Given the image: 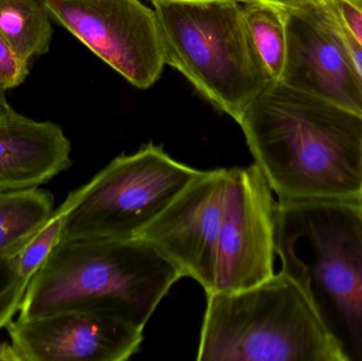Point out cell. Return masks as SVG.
<instances>
[{
  "label": "cell",
  "instance_id": "cell-12",
  "mask_svg": "<svg viewBox=\"0 0 362 361\" xmlns=\"http://www.w3.org/2000/svg\"><path fill=\"white\" fill-rule=\"evenodd\" d=\"M71 143L51 121L11 110L0 119V192L38 188L71 165Z\"/></svg>",
  "mask_w": 362,
  "mask_h": 361
},
{
  "label": "cell",
  "instance_id": "cell-11",
  "mask_svg": "<svg viewBox=\"0 0 362 361\" xmlns=\"http://www.w3.org/2000/svg\"><path fill=\"white\" fill-rule=\"evenodd\" d=\"M6 331L21 361H125L144 341L141 329L89 312L17 318Z\"/></svg>",
  "mask_w": 362,
  "mask_h": 361
},
{
  "label": "cell",
  "instance_id": "cell-1",
  "mask_svg": "<svg viewBox=\"0 0 362 361\" xmlns=\"http://www.w3.org/2000/svg\"><path fill=\"white\" fill-rule=\"evenodd\" d=\"M238 123L280 203L362 201V116L270 82Z\"/></svg>",
  "mask_w": 362,
  "mask_h": 361
},
{
  "label": "cell",
  "instance_id": "cell-22",
  "mask_svg": "<svg viewBox=\"0 0 362 361\" xmlns=\"http://www.w3.org/2000/svg\"><path fill=\"white\" fill-rule=\"evenodd\" d=\"M0 361H21L18 352L11 341L0 343Z\"/></svg>",
  "mask_w": 362,
  "mask_h": 361
},
{
  "label": "cell",
  "instance_id": "cell-13",
  "mask_svg": "<svg viewBox=\"0 0 362 361\" xmlns=\"http://www.w3.org/2000/svg\"><path fill=\"white\" fill-rule=\"evenodd\" d=\"M53 212V195L40 187L0 192V258L21 251Z\"/></svg>",
  "mask_w": 362,
  "mask_h": 361
},
{
  "label": "cell",
  "instance_id": "cell-10",
  "mask_svg": "<svg viewBox=\"0 0 362 361\" xmlns=\"http://www.w3.org/2000/svg\"><path fill=\"white\" fill-rule=\"evenodd\" d=\"M281 82L362 116V81L327 0L286 13Z\"/></svg>",
  "mask_w": 362,
  "mask_h": 361
},
{
  "label": "cell",
  "instance_id": "cell-6",
  "mask_svg": "<svg viewBox=\"0 0 362 361\" xmlns=\"http://www.w3.org/2000/svg\"><path fill=\"white\" fill-rule=\"evenodd\" d=\"M199 172L153 142L120 155L62 203V239H135Z\"/></svg>",
  "mask_w": 362,
  "mask_h": 361
},
{
  "label": "cell",
  "instance_id": "cell-18",
  "mask_svg": "<svg viewBox=\"0 0 362 361\" xmlns=\"http://www.w3.org/2000/svg\"><path fill=\"white\" fill-rule=\"evenodd\" d=\"M29 74V64L21 61L11 50L0 34V89L4 91L21 86Z\"/></svg>",
  "mask_w": 362,
  "mask_h": 361
},
{
  "label": "cell",
  "instance_id": "cell-5",
  "mask_svg": "<svg viewBox=\"0 0 362 361\" xmlns=\"http://www.w3.org/2000/svg\"><path fill=\"white\" fill-rule=\"evenodd\" d=\"M152 2L165 65L238 122L270 83L251 48L240 2Z\"/></svg>",
  "mask_w": 362,
  "mask_h": 361
},
{
  "label": "cell",
  "instance_id": "cell-14",
  "mask_svg": "<svg viewBox=\"0 0 362 361\" xmlns=\"http://www.w3.org/2000/svg\"><path fill=\"white\" fill-rule=\"evenodd\" d=\"M0 34L12 52L29 64L50 49V14L42 0H0Z\"/></svg>",
  "mask_w": 362,
  "mask_h": 361
},
{
  "label": "cell",
  "instance_id": "cell-16",
  "mask_svg": "<svg viewBox=\"0 0 362 361\" xmlns=\"http://www.w3.org/2000/svg\"><path fill=\"white\" fill-rule=\"evenodd\" d=\"M64 220L65 211L59 206L48 222L23 246V249L14 256H11L17 275L28 285L53 248L61 241Z\"/></svg>",
  "mask_w": 362,
  "mask_h": 361
},
{
  "label": "cell",
  "instance_id": "cell-21",
  "mask_svg": "<svg viewBox=\"0 0 362 361\" xmlns=\"http://www.w3.org/2000/svg\"><path fill=\"white\" fill-rule=\"evenodd\" d=\"M320 0H243V4L247 2H259V4H267L274 6L283 12H293V11L301 10L310 4H316Z\"/></svg>",
  "mask_w": 362,
  "mask_h": 361
},
{
  "label": "cell",
  "instance_id": "cell-19",
  "mask_svg": "<svg viewBox=\"0 0 362 361\" xmlns=\"http://www.w3.org/2000/svg\"><path fill=\"white\" fill-rule=\"evenodd\" d=\"M336 16L362 47V0H327Z\"/></svg>",
  "mask_w": 362,
  "mask_h": 361
},
{
  "label": "cell",
  "instance_id": "cell-24",
  "mask_svg": "<svg viewBox=\"0 0 362 361\" xmlns=\"http://www.w3.org/2000/svg\"><path fill=\"white\" fill-rule=\"evenodd\" d=\"M154 1V0H151ZM163 1H175V2H206V1H221V0H163ZM233 1L240 2L243 4V0H233Z\"/></svg>",
  "mask_w": 362,
  "mask_h": 361
},
{
  "label": "cell",
  "instance_id": "cell-3",
  "mask_svg": "<svg viewBox=\"0 0 362 361\" xmlns=\"http://www.w3.org/2000/svg\"><path fill=\"white\" fill-rule=\"evenodd\" d=\"M276 254L342 361H362V201H278Z\"/></svg>",
  "mask_w": 362,
  "mask_h": 361
},
{
  "label": "cell",
  "instance_id": "cell-9",
  "mask_svg": "<svg viewBox=\"0 0 362 361\" xmlns=\"http://www.w3.org/2000/svg\"><path fill=\"white\" fill-rule=\"evenodd\" d=\"M230 169L200 171L137 239L156 248L182 277L212 292L215 254Z\"/></svg>",
  "mask_w": 362,
  "mask_h": 361
},
{
  "label": "cell",
  "instance_id": "cell-15",
  "mask_svg": "<svg viewBox=\"0 0 362 361\" xmlns=\"http://www.w3.org/2000/svg\"><path fill=\"white\" fill-rule=\"evenodd\" d=\"M251 48L270 82H281L287 57L286 12L259 4L242 6Z\"/></svg>",
  "mask_w": 362,
  "mask_h": 361
},
{
  "label": "cell",
  "instance_id": "cell-17",
  "mask_svg": "<svg viewBox=\"0 0 362 361\" xmlns=\"http://www.w3.org/2000/svg\"><path fill=\"white\" fill-rule=\"evenodd\" d=\"M28 284L17 275L11 258H0V330L6 328L21 309Z\"/></svg>",
  "mask_w": 362,
  "mask_h": 361
},
{
  "label": "cell",
  "instance_id": "cell-20",
  "mask_svg": "<svg viewBox=\"0 0 362 361\" xmlns=\"http://www.w3.org/2000/svg\"><path fill=\"white\" fill-rule=\"evenodd\" d=\"M329 6V4H327ZM331 10L332 14H333L334 20H335L336 28H337L338 32H339L340 36H341L342 40H344V45H346V49H348L349 53H350L351 59H352L353 64H354L355 68H356L357 72H358L359 76H361L362 81V47L359 44L358 40L354 37L352 33L349 31L348 28L342 23V21L336 16L335 13Z\"/></svg>",
  "mask_w": 362,
  "mask_h": 361
},
{
  "label": "cell",
  "instance_id": "cell-4",
  "mask_svg": "<svg viewBox=\"0 0 362 361\" xmlns=\"http://www.w3.org/2000/svg\"><path fill=\"white\" fill-rule=\"evenodd\" d=\"M197 361H342L316 309L284 271L206 294Z\"/></svg>",
  "mask_w": 362,
  "mask_h": 361
},
{
  "label": "cell",
  "instance_id": "cell-7",
  "mask_svg": "<svg viewBox=\"0 0 362 361\" xmlns=\"http://www.w3.org/2000/svg\"><path fill=\"white\" fill-rule=\"evenodd\" d=\"M51 18L139 89L165 68L155 10L139 0H42Z\"/></svg>",
  "mask_w": 362,
  "mask_h": 361
},
{
  "label": "cell",
  "instance_id": "cell-8",
  "mask_svg": "<svg viewBox=\"0 0 362 361\" xmlns=\"http://www.w3.org/2000/svg\"><path fill=\"white\" fill-rule=\"evenodd\" d=\"M276 205L255 163L230 169L209 294L251 288L276 273Z\"/></svg>",
  "mask_w": 362,
  "mask_h": 361
},
{
  "label": "cell",
  "instance_id": "cell-23",
  "mask_svg": "<svg viewBox=\"0 0 362 361\" xmlns=\"http://www.w3.org/2000/svg\"><path fill=\"white\" fill-rule=\"evenodd\" d=\"M6 91L1 90L0 89V119L4 118V116L8 114L12 110L10 104L8 103L6 99Z\"/></svg>",
  "mask_w": 362,
  "mask_h": 361
},
{
  "label": "cell",
  "instance_id": "cell-2",
  "mask_svg": "<svg viewBox=\"0 0 362 361\" xmlns=\"http://www.w3.org/2000/svg\"><path fill=\"white\" fill-rule=\"evenodd\" d=\"M182 278L175 265L137 237L61 239L30 281L18 318L89 312L144 330Z\"/></svg>",
  "mask_w": 362,
  "mask_h": 361
}]
</instances>
